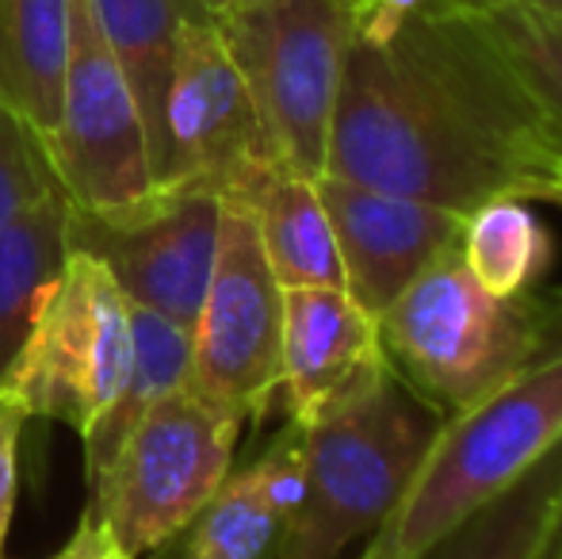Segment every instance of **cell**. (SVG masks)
<instances>
[{
	"label": "cell",
	"mask_w": 562,
	"mask_h": 559,
	"mask_svg": "<svg viewBox=\"0 0 562 559\" xmlns=\"http://www.w3.org/2000/svg\"><path fill=\"white\" fill-rule=\"evenodd\" d=\"M562 131L451 0L391 38H352L326 142V177L471 215L540 195Z\"/></svg>",
	"instance_id": "1"
},
{
	"label": "cell",
	"mask_w": 562,
	"mask_h": 559,
	"mask_svg": "<svg viewBox=\"0 0 562 559\" xmlns=\"http://www.w3.org/2000/svg\"><path fill=\"white\" fill-rule=\"evenodd\" d=\"M448 414L383 365L356 395L299 425L303 499L276 559H345L406 502Z\"/></svg>",
	"instance_id": "2"
},
{
	"label": "cell",
	"mask_w": 562,
	"mask_h": 559,
	"mask_svg": "<svg viewBox=\"0 0 562 559\" xmlns=\"http://www.w3.org/2000/svg\"><path fill=\"white\" fill-rule=\"evenodd\" d=\"M379 342L386 365L451 418L562 349V288L490 295L456 246L386 306Z\"/></svg>",
	"instance_id": "3"
},
{
	"label": "cell",
	"mask_w": 562,
	"mask_h": 559,
	"mask_svg": "<svg viewBox=\"0 0 562 559\" xmlns=\"http://www.w3.org/2000/svg\"><path fill=\"white\" fill-rule=\"evenodd\" d=\"M562 445V349L463 414H451L398 514L360 559H422L459 522Z\"/></svg>",
	"instance_id": "4"
},
{
	"label": "cell",
	"mask_w": 562,
	"mask_h": 559,
	"mask_svg": "<svg viewBox=\"0 0 562 559\" xmlns=\"http://www.w3.org/2000/svg\"><path fill=\"white\" fill-rule=\"evenodd\" d=\"M276 157L306 180L326 177V142L356 38V12L337 0H207Z\"/></svg>",
	"instance_id": "5"
},
{
	"label": "cell",
	"mask_w": 562,
	"mask_h": 559,
	"mask_svg": "<svg viewBox=\"0 0 562 559\" xmlns=\"http://www.w3.org/2000/svg\"><path fill=\"white\" fill-rule=\"evenodd\" d=\"M245 418L180 388L146 414L89 483V506L134 556L161 552L226 483Z\"/></svg>",
	"instance_id": "6"
},
{
	"label": "cell",
	"mask_w": 562,
	"mask_h": 559,
	"mask_svg": "<svg viewBox=\"0 0 562 559\" xmlns=\"http://www.w3.org/2000/svg\"><path fill=\"white\" fill-rule=\"evenodd\" d=\"M134 357L131 303L89 254H69L4 383L27 418L89 433L112 406Z\"/></svg>",
	"instance_id": "7"
},
{
	"label": "cell",
	"mask_w": 562,
	"mask_h": 559,
	"mask_svg": "<svg viewBox=\"0 0 562 559\" xmlns=\"http://www.w3.org/2000/svg\"><path fill=\"white\" fill-rule=\"evenodd\" d=\"M43 146L74 208L119 211L154 195L146 123L89 0H69L61 108Z\"/></svg>",
	"instance_id": "8"
},
{
	"label": "cell",
	"mask_w": 562,
	"mask_h": 559,
	"mask_svg": "<svg viewBox=\"0 0 562 559\" xmlns=\"http://www.w3.org/2000/svg\"><path fill=\"white\" fill-rule=\"evenodd\" d=\"M223 200L200 188H154L119 211L69 203V254L108 269L131 306L195 329L218 257Z\"/></svg>",
	"instance_id": "9"
},
{
	"label": "cell",
	"mask_w": 562,
	"mask_h": 559,
	"mask_svg": "<svg viewBox=\"0 0 562 559\" xmlns=\"http://www.w3.org/2000/svg\"><path fill=\"white\" fill-rule=\"evenodd\" d=\"M188 388L245 422H260L280 399L283 288L265 261L257 223L245 208L223 203L218 257L207 299L192 329Z\"/></svg>",
	"instance_id": "10"
},
{
	"label": "cell",
	"mask_w": 562,
	"mask_h": 559,
	"mask_svg": "<svg viewBox=\"0 0 562 559\" xmlns=\"http://www.w3.org/2000/svg\"><path fill=\"white\" fill-rule=\"evenodd\" d=\"M165 127L172 146L169 188H200L223 203H245L283 169L211 15L180 27Z\"/></svg>",
	"instance_id": "11"
},
{
	"label": "cell",
	"mask_w": 562,
	"mask_h": 559,
	"mask_svg": "<svg viewBox=\"0 0 562 559\" xmlns=\"http://www.w3.org/2000/svg\"><path fill=\"white\" fill-rule=\"evenodd\" d=\"M318 195L334 226L345 291L375 322L425 269L459 246L467 219L437 203L375 192L334 177H318Z\"/></svg>",
	"instance_id": "12"
},
{
	"label": "cell",
	"mask_w": 562,
	"mask_h": 559,
	"mask_svg": "<svg viewBox=\"0 0 562 559\" xmlns=\"http://www.w3.org/2000/svg\"><path fill=\"white\" fill-rule=\"evenodd\" d=\"M386 365L379 322L340 288H283L280 399L291 425H311Z\"/></svg>",
	"instance_id": "13"
},
{
	"label": "cell",
	"mask_w": 562,
	"mask_h": 559,
	"mask_svg": "<svg viewBox=\"0 0 562 559\" xmlns=\"http://www.w3.org/2000/svg\"><path fill=\"white\" fill-rule=\"evenodd\" d=\"M303 499V437L288 429L245 471H229L218 494L188 525L180 559H276Z\"/></svg>",
	"instance_id": "14"
},
{
	"label": "cell",
	"mask_w": 562,
	"mask_h": 559,
	"mask_svg": "<svg viewBox=\"0 0 562 559\" xmlns=\"http://www.w3.org/2000/svg\"><path fill=\"white\" fill-rule=\"evenodd\" d=\"M89 8L138 100L154 188H169L172 146L165 127V104H169L172 58H177L180 27L195 15H211L207 4L203 0H89Z\"/></svg>",
	"instance_id": "15"
},
{
	"label": "cell",
	"mask_w": 562,
	"mask_h": 559,
	"mask_svg": "<svg viewBox=\"0 0 562 559\" xmlns=\"http://www.w3.org/2000/svg\"><path fill=\"white\" fill-rule=\"evenodd\" d=\"M237 208L249 211L252 223H257L260 249H265V261L272 277L280 280V288L345 291V269H340L326 203L318 195V180L276 169Z\"/></svg>",
	"instance_id": "16"
},
{
	"label": "cell",
	"mask_w": 562,
	"mask_h": 559,
	"mask_svg": "<svg viewBox=\"0 0 562 559\" xmlns=\"http://www.w3.org/2000/svg\"><path fill=\"white\" fill-rule=\"evenodd\" d=\"M69 257V195L50 192L0 231V383Z\"/></svg>",
	"instance_id": "17"
},
{
	"label": "cell",
	"mask_w": 562,
	"mask_h": 559,
	"mask_svg": "<svg viewBox=\"0 0 562 559\" xmlns=\"http://www.w3.org/2000/svg\"><path fill=\"white\" fill-rule=\"evenodd\" d=\"M69 54V0H0V100L38 135L61 108Z\"/></svg>",
	"instance_id": "18"
},
{
	"label": "cell",
	"mask_w": 562,
	"mask_h": 559,
	"mask_svg": "<svg viewBox=\"0 0 562 559\" xmlns=\"http://www.w3.org/2000/svg\"><path fill=\"white\" fill-rule=\"evenodd\" d=\"M131 334H134L131 372H126L112 406L81 437L89 483L115 460L119 448L134 433V425L146 418L165 395L188 388V380H192V349H195L192 329L177 326V322L161 318L154 311L131 306Z\"/></svg>",
	"instance_id": "19"
},
{
	"label": "cell",
	"mask_w": 562,
	"mask_h": 559,
	"mask_svg": "<svg viewBox=\"0 0 562 559\" xmlns=\"http://www.w3.org/2000/svg\"><path fill=\"white\" fill-rule=\"evenodd\" d=\"M562 506V445L525 479L474 510L422 559H548V540Z\"/></svg>",
	"instance_id": "20"
},
{
	"label": "cell",
	"mask_w": 562,
	"mask_h": 559,
	"mask_svg": "<svg viewBox=\"0 0 562 559\" xmlns=\"http://www.w3.org/2000/svg\"><path fill=\"white\" fill-rule=\"evenodd\" d=\"M459 261L482 291L513 299L540 288L555 261V242L528 200H490L463 219Z\"/></svg>",
	"instance_id": "21"
},
{
	"label": "cell",
	"mask_w": 562,
	"mask_h": 559,
	"mask_svg": "<svg viewBox=\"0 0 562 559\" xmlns=\"http://www.w3.org/2000/svg\"><path fill=\"white\" fill-rule=\"evenodd\" d=\"M451 4H459L479 23L505 66L520 77V85L562 131V15L513 0H474V4L451 0Z\"/></svg>",
	"instance_id": "22"
},
{
	"label": "cell",
	"mask_w": 562,
	"mask_h": 559,
	"mask_svg": "<svg viewBox=\"0 0 562 559\" xmlns=\"http://www.w3.org/2000/svg\"><path fill=\"white\" fill-rule=\"evenodd\" d=\"M58 188L43 135L0 100V231Z\"/></svg>",
	"instance_id": "23"
},
{
	"label": "cell",
	"mask_w": 562,
	"mask_h": 559,
	"mask_svg": "<svg viewBox=\"0 0 562 559\" xmlns=\"http://www.w3.org/2000/svg\"><path fill=\"white\" fill-rule=\"evenodd\" d=\"M27 411L15 403L8 388H0V559H4L8 525L15 510V487H20V437L27 425Z\"/></svg>",
	"instance_id": "24"
},
{
	"label": "cell",
	"mask_w": 562,
	"mask_h": 559,
	"mask_svg": "<svg viewBox=\"0 0 562 559\" xmlns=\"http://www.w3.org/2000/svg\"><path fill=\"white\" fill-rule=\"evenodd\" d=\"M50 559H142V556L126 552L112 533V525H108L104 517L92 514V510H85L77 533L61 545V552Z\"/></svg>",
	"instance_id": "25"
},
{
	"label": "cell",
	"mask_w": 562,
	"mask_h": 559,
	"mask_svg": "<svg viewBox=\"0 0 562 559\" xmlns=\"http://www.w3.org/2000/svg\"><path fill=\"white\" fill-rule=\"evenodd\" d=\"M536 203H551V208H562V161L555 165V172L548 177V185L540 188Z\"/></svg>",
	"instance_id": "26"
},
{
	"label": "cell",
	"mask_w": 562,
	"mask_h": 559,
	"mask_svg": "<svg viewBox=\"0 0 562 559\" xmlns=\"http://www.w3.org/2000/svg\"><path fill=\"white\" fill-rule=\"evenodd\" d=\"M548 559H562V506H559L555 529H551V540H548Z\"/></svg>",
	"instance_id": "27"
},
{
	"label": "cell",
	"mask_w": 562,
	"mask_h": 559,
	"mask_svg": "<svg viewBox=\"0 0 562 559\" xmlns=\"http://www.w3.org/2000/svg\"><path fill=\"white\" fill-rule=\"evenodd\" d=\"M474 4V0H471ZM513 4H532V8H543L551 15H562V0H513Z\"/></svg>",
	"instance_id": "28"
},
{
	"label": "cell",
	"mask_w": 562,
	"mask_h": 559,
	"mask_svg": "<svg viewBox=\"0 0 562 559\" xmlns=\"http://www.w3.org/2000/svg\"><path fill=\"white\" fill-rule=\"evenodd\" d=\"M337 4H345V8H352V12H356V8H360L363 0H337Z\"/></svg>",
	"instance_id": "29"
},
{
	"label": "cell",
	"mask_w": 562,
	"mask_h": 559,
	"mask_svg": "<svg viewBox=\"0 0 562 559\" xmlns=\"http://www.w3.org/2000/svg\"><path fill=\"white\" fill-rule=\"evenodd\" d=\"M203 4H207V0H203Z\"/></svg>",
	"instance_id": "30"
}]
</instances>
